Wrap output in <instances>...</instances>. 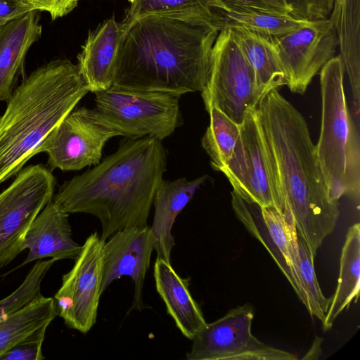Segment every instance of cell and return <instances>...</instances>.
<instances>
[{
    "label": "cell",
    "instance_id": "cell-1",
    "mask_svg": "<svg viewBox=\"0 0 360 360\" xmlns=\"http://www.w3.org/2000/svg\"><path fill=\"white\" fill-rule=\"evenodd\" d=\"M124 20L112 85L179 96L203 90L221 30L216 22L181 14Z\"/></svg>",
    "mask_w": 360,
    "mask_h": 360
},
{
    "label": "cell",
    "instance_id": "cell-2",
    "mask_svg": "<svg viewBox=\"0 0 360 360\" xmlns=\"http://www.w3.org/2000/svg\"><path fill=\"white\" fill-rule=\"evenodd\" d=\"M166 165L161 141L129 139L101 162L64 182L52 201L68 214L96 217L105 241L118 231L148 225Z\"/></svg>",
    "mask_w": 360,
    "mask_h": 360
},
{
    "label": "cell",
    "instance_id": "cell-3",
    "mask_svg": "<svg viewBox=\"0 0 360 360\" xmlns=\"http://www.w3.org/2000/svg\"><path fill=\"white\" fill-rule=\"evenodd\" d=\"M256 112L297 233L315 257L334 231L340 211L338 201L330 197L307 123L277 89L261 99Z\"/></svg>",
    "mask_w": 360,
    "mask_h": 360
},
{
    "label": "cell",
    "instance_id": "cell-4",
    "mask_svg": "<svg viewBox=\"0 0 360 360\" xmlns=\"http://www.w3.org/2000/svg\"><path fill=\"white\" fill-rule=\"evenodd\" d=\"M89 92L77 66L53 60L16 86L0 115V184L17 175L51 131Z\"/></svg>",
    "mask_w": 360,
    "mask_h": 360
},
{
    "label": "cell",
    "instance_id": "cell-5",
    "mask_svg": "<svg viewBox=\"0 0 360 360\" xmlns=\"http://www.w3.org/2000/svg\"><path fill=\"white\" fill-rule=\"evenodd\" d=\"M344 72L340 56L332 58L320 70L322 114L316 149L330 197L338 201L347 196L359 206V128L347 105Z\"/></svg>",
    "mask_w": 360,
    "mask_h": 360
},
{
    "label": "cell",
    "instance_id": "cell-6",
    "mask_svg": "<svg viewBox=\"0 0 360 360\" xmlns=\"http://www.w3.org/2000/svg\"><path fill=\"white\" fill-rule=\"evenodd\" d=\"M181 96L125 89L115 85L95 93L96 109L129 139L162 141L179 126Z\"/></svg>",
    "mask_w": 360,
    "mask_h": 360
},
{
    "label": "cell",
    "instance_id": "cell-7",
    "mask_svg": "<svg viewBox=\"0 0 360 360\" xmlns=\"http://www.w3.org/2000/svg\"><path fill=\"white\" fill-rule=\"evenodd\" d=\"M200 93L207 112L216 108L238 125L259 102L255 72L229 28H222L217 37L208 80Z\"/></svg>",
    "mask_w": 360,
    "mask_h": 360
},
{
    "label": "cell",
    "instance_id": "cell-8",
    "mask_svg": "<svg viewBox=\"0 0 360 360\" xmlns=\"http://www.w3.org/2000/svg\"><path fill=\"white\" fill-rule=\"evenodd\" d=\"M52 172L41 164L22 168L0 193V268L24 250L30 224L52 200L56 183Z\"/></svg>",
    "mask_w": 360,
    "mask_h": 360
},
{
    "label": "cell",
    "instance_id": "cell-9",
    "mask_svg": "<svg viewBox=\"0 0 360 360\" xmlns=\"http://www.w3.org/2000/svg\"><path fill=\"white\" fill-rule=\"evenodd\" d=\"M121 132L96 108H74L51 131L38 150L48 155L53 171H78L100 162L105 143Z\"/></svg>",
    "mask_w": 360,
    "mask_h": 360
},
{
    "label": "cell",
    "instance_id": "cell-10",
    "mask_svg": "<svg viewBox=\"0 0 360 360\" xmlns=\"http://www.w3.org/2000/svg\"><path fill=\"white\" fill-rule=\"evenodd\" d=\"M253 307L245 304L206 323L193 338L188 360H295L292 353L266 345L252 333Z\"/></svg>",
    "mask_w": 360,
    "mask_h": 360
},
{
    "label": "cell",
    "instance_id": "cell-11",
    "mask_svg": "<svg viewBox=\"0 0 360 360\" xmlns=\"http://www.w3.org/2000/svg\"><path fill=\"white\" fill-rule=\"evenodd\" d=\"M104 242L96 231L86 238L53 297L65 324L82 333H88L96 321L102 295Z\"/></svg>",
    "mask_w": 360,
    "mask_h": 360
},
{
    "label": "cell",
    "instance_id": "cell-12",
    "mask_svg": "<svg viewBox=\"0 0 360 360\" xmlns=\"http://www.w3.org/2000/svg\"><path fill=\"white\" fill-rule=\"evenodd\" d=\"M293 93L304 94L313 77L335 56L339 41L329 18L309 21L283 35L269 37Z\"/></svg>",
    "mask_w": 360,
    "mask_h": 360
},
{
    "label": "cell",
    "instance_id": "cell-13",
    "mask_svg": "<svg viewBox=\"0 0 360 360\" xmlns=\"http://www.w3.org/2000/svg\"><path fill=\"white\" fill-rule=\"evenodd\" d=\"M231 194L237 218L268 250L307 307V298L294 269L291 256L292 246L297 238L293 219L286 217L274 206H261L236 189L233 188Z\"/></svg>",
    "mask_w": 360,
    "mask_h": 360
},
{
    "label": "cell",
    "instance_id": "cell-14",
    "mask_svg": "<svg viewBox=\"0 0 360 360\" xmlns=\"http://www.w3.org/2000/svg\"><path fill=\"white\" fill-rule=\"evenodd\" d=\"M155 239L150 227L134 226L114 233L104 242L102 294L114 281L129 276L134 284L130 310L143 308L142 291Z\"/></svg>",
    "mask_w": 360,
    "mask_h": 360
},
{
    "label": "cell",
    "instance_id": "cell-15",
    "mask_svg": "<svg viewBox=\"0 0 360 360\" xmlns=\"http://www.w3.org/2000/svg\"><path fill=\"white\" fill-rule=\"evenodd\" d=\"M240 132L247 165V179L244 191L239 192L261 206H274L286 217L292 218L274 160L263 138L256 108L248 110L240 124Z\"/></svg>",
    "mask_w": 360,
    "mask_h": 360
},
{
    "label": "cell",
    "instance_id": "cell-16",
    "mask_svg": "<svg viewBox=\"0 0 360 360\" xmlns=\"http://www.w3.org/2000/svg\"><path fill=\"white\" fill-rule=\"evenodd\" d=\"M127 22L114 17L89 31L77 55V68L89 92L96 93L112 86L120 43Z\"/></svg>",
    "mask_w": 360,
    "mask_h": 360
},
{
    "label": "cell",
    "instance_id": "cell-17",
    "mask_svg": "<svg viewBox=\"0 0 360 360\" xmlns=\"http://www.w3.org/2000/svg\"><path fill=\"white\" fill-rule=\"evenodd\" d=\"M68 217L52 200L42 209L25 236L23 249L29 252L20 266L49 257L55 261L75 259L82 245L72 238Z\"/></svg>",
    "mask_w": 360,
    "mask_h": 360
},
{
    "label": "cell",
    "instance_id": "cell-18",
    "mask_svg": "<svg viewBox=\"0 0 360 360\" xmlns=\"http://www.w3.org/2000/svg\"><path fill=\"white\" fill-rule=\"evenodd\" d=\"M208 113L210 124L201 139L202 146L210 158L212 167L222 172L233 188L243 191L247 165L240 125L216 108Z\"/></svg>",
    "mask_w": 360,
    "mask_h": 360
},
{
    "label": "cell",
    "instance_id": "cell-19",
    "mask_svg": "<svg viewBox=\"0 0 360 360\" xmlns=\"http://www.w3.org/2000/svg\"><path fill=\"white\" fill-rule=\"evenodd\" d=\"M40 11H30L0 25V101L9 99L24 73L26 55L42 32Z\"/></svg>",
    "mask_w": 360,
    "mask_h": 360
},
{
    "label": "cell",
    "instance_id": "cell-20",
    "mask_svg": "<svg viewBox=\"0 0 360 360\" xmlns=\"http://www.w3.org/2000/svg\"><path fill=\"white\" fill-rule=\"evenodd\" d=\"M207 179V175L191 181L181 177L174 181L163 180L159 186L153 202L155 212L150 226L155 239L156 258L171 262L174 245L172 233L174 221Z\"/></svg>",
    "mask_w": 360,
    "mask_h": 360
},
{
    "label": "cell",
    "instance_id": "cell-21",
    "mask_svg": "<svg viewBox=\"0 0 360 360\" xmlns=\"http://www.w3.org/2000/svg\"><path fill=\"white\" fill-rule=\"evenodd\" d=\"M153 276L155 288L168 314L188 339L193 340L207 323L200 305L192 297L187 278L181 277L171 262L156 258Z\"/></svg>",
    "mask_w": 360,
    "mask_h": 360
},
{
    "label": "cell",
    "instance_id": "cell-22",
    "mask_svg": "<svg viewBox=\"0 0 360 360\" xmlns=\"http://www.w3.org/2000/svg\"><path fill=\"white\" fill-rule=\"evenodd\" d=\"M336 32L344 70L352 94V115L360 110V0H333L329 17Z\"/></svg>",
    "mask_w": 360,
    "mask_h": 360
},
{
    "label": "cell",
    "instance_id": "cell-23",
    "mask_svg": "<svg viewBox=\"0 0 360 360\" xmlns=\"http://www.w3.org/2000/svg\"><path fill=\"white\" fill-rule=\"evenodd\" d=\"M226 28L230 29L255 72L259 101L271 90L287 84L276 51L269 37L241 27Z\"/></svg>",
    "mask_w": 360,
    "mask_h": 360
},
{
    "label": "cell",
    "instance_id": "cell-24",
    "mask_svg": "<svg viewBox=\"0 0 360 360\" xmlns=\"http://www.w3.org/2000/svg\"><path fill=\"white\" fill-rule=\"evenodd\" d=\"M360 288V226L353 224L348 229L340 261L338 285L324 321L323 330L330 329L339 314L348 309L352 301H357Z\"/></svg>",
    "mask_w": 360,
    "mask_h": 360
},
{
    "label": "cell",
    "instance_id": "cell-25",
    "mask_svg": "<svg viewBox=\"0 0 360 360\" xmlns=\"http://www.w3.org/2000/svg\"><path fill=\"white\" fill-rule=\"evenodd\" d=\"M58 315L54 300L40 295L0 321V357L19 342Z\"/></svg>",
    "mask_w": 360,
    "mask_h": 360
},
{
    "label": "cell",
    "instance_id": "cell-26",
    "mask_svg": "<svg viewBox=\"0 0 360 360\" xmlns=\"http://www.w3.org/2000/svg\"><path fill=\"white\" fill-rule=\"evenodd\" d=\"M216 22L221 30L236 27L262 35L276 37L297 30L309 21L295 18L289 14L219 10L216 13Z\"/></svg>",
    "mask_w": 360,
    "mask_h": 360
},
{
    "label": "cell",
    "instance_id": "cell-27",
    "mask_svg": "<svg viewBox=\"0 0 360 360\" xmlns=\"http://www.w3.org/2000/svg\"><path fill=\"white\" fill-rule=\"evenodd\" d=\"M129 1L130 6L124 18L129 20L154 14H181L200 16L216 22L217 11H223L219 0H129Z\"/></svg>",
    "mask_w": 360,
    "mask_h": 360
},
{
    "label": "cell",
    "instance_id": "cell-28",
    "mask_svg": "<svg viewBox=\"0 0 360 360\" xmlns=\"http://www.w3.org/2000/svg\"><path fill=\"white\" fill-rule=\"evenodd\" d=\"M297 273L305 294L307 309L311 316L323 322L330 304V298H326L321 289L316 275L314 258L305 241L297 234Z\"/></svg>",
    "mask_w": 360,
    "mask_h": 360
},
{
    "label": "cell",
    "instance_id": "cell-29",
    "mask_svg": "<svg viewBox=\"0 0 360 360\" xmlns=\"http://www.w3.org/2000/svg\"><path fill=\"white\" fill-rule=\"evenodd\" d=\"M55 262L53 259L36 261L18 288L0 300V321L41 295L42 281Z\"/></svg>",
    "mask_w": 360,
    "mask_h": 360
},
{
    "label": "cell",
    "instance_id": "cell-30",
    "mask_svg": "<svg viewBox=\"0 0 360 360\" xmlns=\"http://www.w3.org/2000/svg\"><path fill=\"white\" fill-rule=\"evenodd\" d=\"M48 325H44L25 338L4 353L0 360H42L41 347Z\"/></svg>",
    "mask_w": 360,
    "mask_h": 360
},
{
    "label": "cell",
    "instance_id": "cell-31",
    "mask_svg": "<svg viewBox=\"0 0 360 360\" xmlns=\"http://www.w3.org/2000/svg\"><path fill=\"white\" fill-rule=\"evenodd\" d=\"M290 15L295 18L314 21L329 18L333 0H284Z\"/></svg>",
    "mask_w": 360,
    "mask_h": 360
},
{
    "label": "cell",
    "instance_id": "cell-32",
    "mask_svg": "<svg viewBox=\"0 0 360 360\" xmlns=\"http://www.w3.org/2000/svg\"><path fill=\"white\" fill-rule=\"evenodd\" d=\"M226 12H266L289 14L284 0H219Z\"/></svg>",
    "mask_w": 360,
    "mask_h": 360
},
{
    "label": "cell",
    "instance_id": "cell-33",
    "mask_svg": "<svg viewBox=\"0 0 360 360\" xmlns=\"http://www.w3.org/2000/svg\"><path fill=\"white\" fill-rule=\"evenodd\" d=\"M34 9L48 12L52 20L62 18L77 7L79 0H25Z\"/></svg>",
    "mask_w": 360,
    "mask_h": 360
},
{
    "label": "cell",
    "instance_id": "cell-34",
    "mask_svg": "<svg viewBox=\"0 0 360 360\" xmlns=\"http://www.w3.org/2000/svg\"><path fill=\"white\" fill-rule=\"evenodd\" d=\"M32 7L25 0H0V25L19 18Z\"/></svg>",
    "mask_w": 360,
    "mask_h": 360
},
{
    "label": "cell",
    "instance_id": "cell-35",
    "mask_svg": "<svg viewBox=\"0 0 360 360\" xmlns=\"http://www.w3.org/2000/svg\"><path fill=\"white\" fill-rule=\"evenodd\" d=\"M321 342L322 339L321 338L316 337L312 346L306 354L305 356L303 357V359H317L321 353Z\"/></svg>",
    "mask_w": 360,
    "mask_h": 360
}]
</instances>
